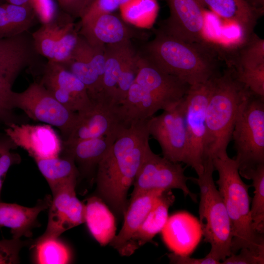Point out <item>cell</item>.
Segmentation results:
<instances>
[{
  "label": "cell",
  "mask_w": 264,
  "mask_h": 264,
  "mask_svg": "<svg viewBox=\"0 0 264 264\" xmlns=\"http://www.w3.org/2000/svg\"><path fill=\"white\" fill-rule=\"evenodd\" d=\"M148 119L134 121L124 129L97 168L96 196L119 218L127 210L128 192L150 147Z\"/></svg>",
  "instance_id": "6da1fadb"
},
{
  "label": "cell",
  "mask_w": 264,
  "mask_h": 264,
  "mask_svg": "<svg viewBox=\"0 0 264 264\" xmlns=\"http://www.w3.org/2000/svg\"><path fill=\"white\" fill-rule=\"evenodd\" d=\"M142 54L189 86L207 82L220 73L219 50L207 42L184 41L160 29L146 44Z\"/></svg>",
  "instance_id": "7a4b0ae2"
},
{
  "label": "cell",
  "mask_w": 264,
  "mask_h": 264,
  "mask_svg": "<svg viewBox=\"0 0 264 264\" xmlns=\"http://www.w3.org/2000/svg\"><path fill=\"white\" fill-rule=\"evenodd\" d=\"M249 91L229 67L214 78L206 109L204 162L228 155L238 110Z\"/></svg>",
  "instance_id": "3957f363"
},
{
  "label": "cell",
  "mask_w": 264,
  "mask_h": 264,
  "mask_svg": "<svg viewBox=\"0 0 264 264\" xmlns=\"http://www.w3.org/2000/svg\"><path fill=\"white\" fill-rule=\"evenodd\" d=\"M212 162L219 175L216 183L231 225V254L237 253L242 248H247L256 254L264 255V235L254 229L251 218V200L248 189L252 186L242 179L235 159L227 155L214 158Z\"/></svg>",
  "instance_id": "277c9868"
},
{
  "label": "cell",
  "mask_w": 264,
  "mask_h": 264,
  "mask_svg": "<svg viewBox=\"0 0 264 264\" xmlns=\"http://www.w3.org/2000/svg\"><path fill=\"white\" fill-rule=\"evenodd\" d=\"M203 172L195 178L200 191L199 216L204 241L211 249L208 255L221 262L231 254V225L227 210L213 177L212 160L203 164Z\"/></svg>",
  "instance_id": "5b68a950"
},
{
  "label": "cell",
  "mask_w": 264,
  "mask_h": 264,
  "mask_svg": "<svg viewBox=\"0 0 264 264\" xmlns=\"http://www.w3.org/2000/svg\"><path fill=\"white\" fill-rule=\"evenodd\" d=\"M240 176L248 179L264 165V98L248 92L241 103L232 134Z\"/></svg>",
  "instance_id": "8992f818"
},
{
  "label": "cell",
  "mask_w": 264,
  "mask_h": 264,
  "mask_svg": "<svg viewBox=\"0 0 264 264\" xmlns=\"http://www.w3.org/2000/svg\"><path fill=\"white\" fill-rule=\"evenodd\" d=\"M12 105L13 109H20L35 120L57 127L65 140L70 134L78 117V112L67 109L40 83L31 84L21 92H13Z\"/></svg>",
  "instance_id": "52a82bcc"
},
{
  "label": "cell",
  "mask_w": 264,
  "mask_h": 264,
  "mask_svg": "<svg viewBox=\"0 0 264 264\" xmlns=\"http://www.w3.org/2000/svg\"><path fill=\"white\" fill-rule=\"evenodd\" d=\"M184 171L185 168L180 163L161 157L149 147L133 182L131 198L153 190L177 189L181 190L185 197L189 196L197 202L196 194L187 185L188 180L194 181L195 178L187 176Z\"/></svg>",
  "instance_id": "ba28073f"
},
{
  "label": "cell",
  "mask_w": 264,
  "mask_h": 264,
  "mask_svg": "<svg viewBox=\"0 0 264 264\" xmlns=\"http://www.w3.org/2000/svg\"><path fill=\"white\" fill-rule=\"evenodd\" d=\"M213 79L190 86L184 97L188 145L186 164L193 168L197 175L201 174L204 170L206 109Z\"/></svg>",
  "instance_id": "9c48e42d"
},
{
  "label": "cell",
  "mask_w": 264,
  "mask_h": 264,
  "mask_svg": "<svg viewBox=\"0 0 264 264\" xmlns=\"http://www.w3.org/2000/svg\"><path fill=\"white\" fill-rule=\"evenodd\" d=\"M184 97L160 115L149 118L148 126L150 135L158 142L163 156L186 164L188 145Z\"/></svg>",
  "instance_id": "30bf717a"
},
{
  "label": "cell",
  "mask_w": 264,
  "mask_h": 264,
  "mask_svg": "<svg viewBox=\"0 0 264 264\" xmlns=\"http://www.w3.org/2000/svg\"><path fill=\"white\" fill-rule=\"evenodd\" d=\"M87 110L78 112L75 125L63 145H69L80 141L105 135L119 134L129 127L120 113L119 104L104 98L91 100Z\"/></svg>",
  "instance_id": "8fae6325"
},
{
  "label": "cell",
  "mask_w": 264,
  "mask_h": 264,
  "mask_svg": "<svg viewBox=\"0 0 264 264\" xmlns=\"http://www.w3.org/2000/svg\"><path fill=\"white\" fill-rule=\"evenodd\" d=\"M40 83L72 111L82 112L92 104L84 84L61 64L48 61Z\"/></svg>",
  "instance_id": "7c38bea8"
},
{
  "label": "cell",
  "mask_w": 264,
  "mask_h": 264,
  "mask_svg": "<svg viewBox=\"0 0 264 264\" xmlns=\"http://www.w3.org/2000/svg\"><path fill=\"white\" fill-rule=\"evenodd\" d=\"M76 185L68 184L52 194L46 228L34 242L59 238L64 232L85 223V205L77 197Z\"/></svg>",
  "instance_id": "4fadbf2b"
},
{
  "label": "cell",
  "mask_w": 264,
  "mask_h": 264,
  "mask_svg": "<svg viewBox=\"0 0 264 264\" xmlns=\"http://www.w3.org/2000/svg\"><path fill=\"white\" fill-rule=\"evenodd\" d=\"M170 16L160 30L184 41H205V10L199 0H167Z\"/></svg>",
  "instance_id": "5bb4252c"
},
{
  "label": "cell",
  "mask_w": 264,
  "mask_h": 264,
  "mask_svg": "<svg viewBox=\"0 0 264 264\" xmlns=\"http://www.w3.org/2000/svg\"><path fill=\"white\" fill-rule=\"evenodd\" d=\"M7 125L5 132L8 137L35 160L58 157L62 151L63 142L50 125Z\"/></svg>",
  "instance_id": "9a60e30c"
},
{
  "label": "cell",
  "mask_w": 264,
  "mask_h": 264,
  "mask_svg": "<svg viewBox=\"0 0 264 264\" xmlns=\"http://www.w3.org/2000/svg\"><path fill=\"white\" fill-rule=\"evenodd\" d=\"M138 65L135 82L171 105L181 100L190 86L164 71L141 53Z\"/></svg>",
  "instance_id": "2e32d148"
},
{
  "label": "cell",
  "mask_w": 264,
  "mask_h": 264,
  "mask_svg": "<svg viewBox=\"0 0 264 264\" xmlns=\"http://www.w3.org/2000/svg\"><path fill=\"white\" fill-rule=\"evenodd\" d=\"M161 233L167 248L173 253L181 256H190L203 236L199 220L186 211L169 217Z\"/></svg>",
  "instance_id": "e0dca14e"
},
{
  "label": "cell",
  "mask_w": 264,
  "mask_h": 264,
  "mask_svg": "<svg viewBox=\"0 0 264 264\" xmlns=\"http://www.w3.org/2000/svg\"><path fill=\"white\" fill-rule=\"evenodd\" d=\"M61 64L84 84L91 100L102 95L105 63L94 61L90 44L79 34L69 59Z\"/></svg>",
  "instance_id": "ac0fdd59"
},
{
  "label": "cell",
  "mask_w": 264,
  "mask_h": 264,
  "mask_svg": "<svg viewBox=\"0 0 264 264\" xmlns=\"http://www.w3.org/2000/svg\"><path fill=\"white\" fill-rule=\"evenodd\" d=\"M79 34L93 46L104 47L131 40L136 32L120 18L103 13L80 24Z\"/></svg>",
  "instance_id": "d6986e66"
},
{
  "label": "cell",
  "mask_w": 264,
  "mask_h": 264,
  "mask_svg": "<svg viewBox=\"0 0 264 264\" xmlns=\"http://www.w3.org/2000/svg\"><path fill=\"white\" fill-rule=\"evenodd\" d=\"M119 134L105 135L80 141L69 145H63L65 152L64 155L71 157L75 162L79 173L78 179L86 178L91 182L95 181L99 162Z\"/></svg>",
  "instance_id": "ffe728a7"
},
{
  "label": "cell",
  "mask_w": 264,
  "mask_h": 264,
  "mask_svg": "<svg viewBox=\"0 0 264 264\" xmlns=\"http://www.w3.org/2000/svg\"><path fill=\"white\" fill-rule=\"evenodd\" d=\"M52 197L47 195L32 207L0 201V227L11 229L13 238H30L32 230L39 226L38 216L49 208Z\"/></svg>",
  "instance_id": "44dd1931"
},
{
  "label": "cell",
  "mask_w": 264,
  "mask_h": 264,
  "mask_svg": "<svg viewBox=\"0 0 264 264\" xmlns=\"http://www.w3.org/2000/svg\"><path fill=\"white\" fill-rule=\"evenodd\" d=\"M175 197L171 190L164 191L158 198L144 221L120 252L122 256H129L161 232L168 219L170 206Z\"/></svg>",
  "instance_id": "7402d4cb"
},
{
  "label": "cell",
  "mask_w": 264,
  "mask_h": 264,
  "mask_svg": "<svg viewBox=\"0 0 264 264\" xmlns=\"http://www.w3.org/2000/svg\"><path fill=\"white\" fill-rule=\"evenodd\" d=\"M221 19L235 24L240 30L241 39L254 33L264 12L251 5L246 0H199Z\"/></svg>",
  "instance_id": "603a6c76"
},
{
  "label": "cell",
  "mask_w": 264,
  "mask_h": 264,
  "mask_svg": "<svg viewBox=\"0 0 264 264\" xmlns=\"http://www.w3.org/2000/svg\"><path fill=\"white\" fill-rule=\"evenodd\" d=\"M172 106L134 82L119 104V109L123 121L130 126L134 121L147 119L158 110Z\"/></svg>",
  "instance_id": "cb8c5ba5"
},
{
  "label": "cell",
  "mask_w": 264,
  "mask_h": 264,
  "mask_svg": "<svg viewBox=\"0 0 264 264\" xmlns=\"http://www.w3.org/2000/svg\"><path fill=\"white\" fill-rule=\"evenodd\" d=\"M166 190L155 189L140 194L130 198L124 215L122 227L110 243L119 253L139 228L148 213Z\"/></svg>",
  "instance_id": "d4e9b609"
},
{
  "label": "cell",
  "mask_w": 264,
  "mask_h": 264,
  "mask_svg": "<svg viewBox=\"0 0 264 264\" xmlns=\"http://www.w3.org/2000/svg\"><path fill=\"white\" fill-rule=\"evenodd\" d=\"M85 205V223L92 237L102 246L116 235V226L113 212L96 195L89 197Z\"/></svg>",
  "instance_id": "484cf974"
},
{
  "label": "cell",
  "mask_w": 264,
  "mask_h": 264,
  "mask_svg": "<svg viewBox=\"0 0 264 264\" xmlns=\"http://www.w3.org/2000/svg\"><path fill=\"white\" fill-rule=\"evenodd\" d=\"M26 33L0 39V68L20 72L33 61L37 52L31 36Z\"/></svg>",
  "instance_id": "4316f807"
},
{
  "label": "cell",
  "mask_w": 264,
  "mask_h": 264,
  "mask_svg": "<svg viewBox=\"0 0 264 264\" xmlns=\"http://www.w3.org/2000/svg\"><path fill=\"white\" fill-rule=\"evenodd\" d=\"M35 161L52 194L68 184H77L79 173L71 157L64 155L62 158L58 156Z\"/></svg>",
  "instance_id": "83f0119b"
},
{
  "label": "cell",
  "mask_w": 264,
  "mask_h": 264,
  "mask_svg": "<svg viewBox=\"0 0 264 264\" xmlns=\"http://www.w3.org/2000/svg\"><path fill=\"white\" fill-rule=\"evenodd\" d=\"M36 17L30 3H0V39L26 32L33 25Z\"/></svg>",
  "instance_id": "f1b7e54d"
},
{
  "label": "cell",
  "mask_w": 264,
  "mask_h": 264,
  "mask_svg": "<svg viewBox=\"0 0 264 264\" xmlns=\"http://www.w3.org/2000/svg\"><path fill=\"white\" fill-rule=\"evenodd\" d=\"M132 44L131 40H129L105 45V65L101 97L118 104L117 84L124 58Z\"/></svg>",
  "instance_id": "f546056e"
},
{
  "label": "cell",
  "mask_w": 264,
  "mask_h": 264,
  "mask_svg": "<svg viewBox=\"0 0 264 264\" xmlns=\"http://www.w3.org/2000/svg\"><path fill=\"white\" fill-rule=\"evenodd\" d=\"M72 18L64 12L62 17L57 19L56 16L52 21L43 24L32 34L34 47L37 54L46 58L48 61H52L63 34L73 22Z\"/></svg>",
  "instance_id": "4dcf8cb0"
},
{
  "label": "cell",
  "mask_w": 264,
  "mask_h": 264,
  "mask_svg": "<svg viewBox=\"0 0 264 264\" xmlns=\"http://www.w3.org/2000/svg\"><path fill=\"white\" fill-rule=\"evenodd\" d=\"M119 9L121 18L129 24L149 28L156 18L159 7L156 0H129Z\"/></svg>",
  "instance_id": "1f68e13d"
},
{
  "label": "cell",
  "mask_w": 264,
  "mask_h": 264,
  "mask_svg": "<svg viewBox=\"0 0 264 264\" xmlns=\"http://www.w3.org/2000/svg\"><path fill=\"white\" fill-rule=\"evenodd\" d=\"M35 247V260L40 264H66L71 259L69 248L58 238L32 242Z\"/></svg>",
  "instance_id": "d6a6232c"
},
{
  "label": "cell",
  "mask_w": 264,
  "mask_h": 264,
  "mask_svg": "<svg viewBox=\"0 0 264 264\" xmlns=\"http://www.w3.org/2000/svg\"><path fill=\"white\" fill-rule=\"evenodd\" d=\"M248 179L252 180L254 196L250 206L251 218L254 229L259 233H264V165L253 171Z\"/></svg>",
  "instance_id": "836d02e7"
},
{
  "label": "cell",
  "mask_w": 264,
  "mask_h": 264,
  "mask_svg": "<svg viewBox=\"0 0 264 264\" xmlns=\"http://www.w3.org/2000/svg\"><path fill=\"white\" fill-rule=\"evenodd\" d=\"M139 53L136 52L132 44L124 58L117 88V101L119 104L125 98L130 87L135 81L138 70Z\"/></svg>",
  "instance_id": "e575fe53"
},
{
  "label": "cell",
  "mask_w": 264,
  "mask_h": 264,
  "mask_svg": "<svg viewBox=\"0 0 264 264\" xmlns=\"http://www.w3.org/2000/svg\"><path fill=\"white\" fill-rule=\"evenodd\" d=\"M19 72L0 68V120L8 118L13 109L12 85Z\"/></svg>",
  "instance_id": "d590c367"
},
{
  "label": "cell",
  "mask_w": 264,
  "mask_h": 264,
  "mask_svg": "<svg viewBox=\"0 0 264 264\" xmlns=\"http://www.w3.org/2000/svg\"><path fill=\"white\" fill-rule=\"evenodd\" d=\"M16 147L8 137L0 139V201L3 183L9 169L21 161L20 155L11 151Z\"/></svg>",
  "instance_id": "8d00e7d4"
},
{
  "label": "cell",
  "mask_w": 264,
  "mask_h": 264,
  "mask_svg": "<svg viewBox=\"0 0 264 264\" xmlns=\"http://www.w3.org/2000/svg\"><path fill=\"white\" fill-rule=\"evenodd\" d=\"M29 242L13 238L0 240V264L20 263L19 253Z\"/></svg>",
  "instance_id": "74e56055"
},
{
  "label": "cell",
  "mask_w": 264,
  "mask_h": 264,
  "mask_svg": "<svg viewBox=\"0 0 264 264\" xmlns=\"http://www.w3.org/2000/svg\"><path fill=\"white\" fill-rule=\"evenodd\" d=\"M129 0H93L81 18L83 23L97 15L112 13Z\"/></svg>",
  "instance_id": "f35d334b"
},
{
  "label": "cell",
  "mask_w": 264,
  "mask_h": 264,
  "mask_svg": "<svg viewBox=\"0 0 264 264\" xmlns=\"http://www.w3.org/2000/svg\"><path fill=\"white\" fill-rule=\"evenodd\" d=\"M239 254H231L222 260L223 264H263L264 255L256 254L247 248H242Z\"/></svg>",
  "instance_id": "ab89813d"
},
{
  "label": "cell",
  "mask_w": 264,
  "mask_h": 264,
  "mask_svg": "<svg viewBox=\"0 0 264 264\" xmlns=\"http://www.w3.org/2000/svg\"><path fill=\"white\" fill-rule=\"evenodd\" d=\"M30 3L43 24L52 21L56 16L52 0H30Z\"/></svg>",
  "instance_id": "60d3db41"
},
{
  "label": "cell",
  "mask_w": 264,
  "mask_h": 264,
  "mask_svg": "<svg viewBox=\"0 0 264 264\" xmlns=\"http://www.w3.org/2000/svg\"><path fill=\"white\" fill-rule=\"evenodd\" d=\"M93 0H57L65 13L72 18L82 17Z\"/></svg>",
  "instance_id": "b9f144b4"
},
{
  "label": "cell",
  "mask_w": 264,
  "mask_h": 264,
  "mask_svg": "<svg viewBox=\"0 0 264 264\" xmlns=\"http://www.w3.org/2000/svg\"><path fill=\"white\" fill-rule=\"evenodd\" d=\"M170 262L176 264H219L220 262L208 254L201 258H195L190 256H181L171 253L168 255Z\"/></svg>",
  "instance_id": "7bdbcfd3"
},
{
  "label": "cell",
  "mask_w": 264,
  "mask_h": 264,
  "mask_svg": "<svg viewBox=\"0 0 264 264\" xmlns=\"http://www.w3.org/2000/svg\"><path fill=\"white\" fill-rule=\"evenodd\" d=\"M255 8L264 12V0H246Z\"/></svg>",
  "instance_id": "ee69618b"
},
{
  "label": "cell",
  "mask_w": 264,
  "mask_h": 264,
  "mask_svg": "<svg viewBox=\"0 0 264 264\" xmlns=\"http://www.w3.org/2000/svg\"><path fill=\"white\" fill-rule=\"evenodd\" d=\"M6 2L17 5H23L30 3V0H2Z\"/></svg>",
  "instance_id": "f6af8a7d"
},
{
  "label": "cell",
  "mask_w": 264,
  "mask_h": 264,
  "mask_svg": "<svg viewBox=\"0 0 264 264\" xmlns=\"http://www.w3.org/2000/svg\"></svg>",
  "instance_id": "bcb514c9"
}]
</instances>
